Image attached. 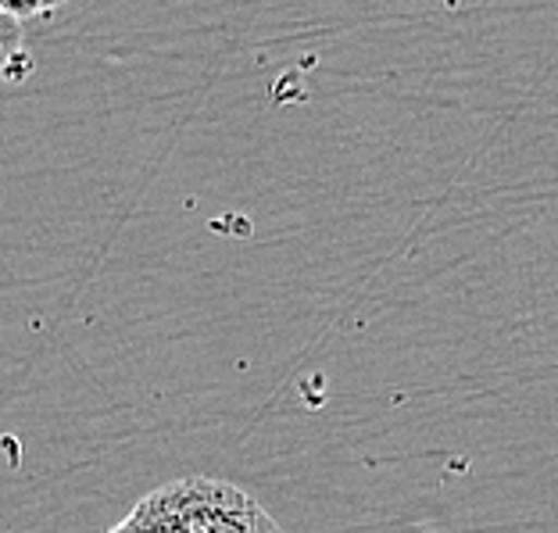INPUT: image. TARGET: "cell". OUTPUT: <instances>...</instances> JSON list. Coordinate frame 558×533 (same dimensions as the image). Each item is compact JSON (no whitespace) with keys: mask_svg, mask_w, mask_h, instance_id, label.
Listing matches in <instances>:
<instances>
[{"mask_svg":"<svg viewBox=\"0 0 558 533\" xmlns=\"http://www.w3.org/2000/svg\"><path fill=\"white\" fill-rule=\"evenodd\" d=\"M175 533H283L255 498L222 480H180L165 487Z\"/></svg>","mask_w":558,"mask_h":533,"instance_id":"cell-1","label":"cell"},{"mask_svg":"<svg viewBox=\"0 0 558 533\" xmlns=\"http://www.w3.org/2000/svg\"><path fill=\"white\" fill-rule=\"evenodd\" d=\"M33 65L25 58V25L8 15V8L0 4V86L29 75Z\"/></svg>","mask_w":558,"mask_h":533,"instance_id":"cell-2","label":"cell"},{"mask_svg":"<svg viewBox=\"0 0 558 533\" xmlns=\"http://www.w3.org/2000/svg\"><path fill=\"white\" fill-rule=\"evenodd\" d=\"M108 533H175V516H172V505H169L165 487L147 494V498Z\"/></svg>","mask_w":558,"mask_h":533,"instance_id":"cell-3","label":"cell"}]
</instances>
